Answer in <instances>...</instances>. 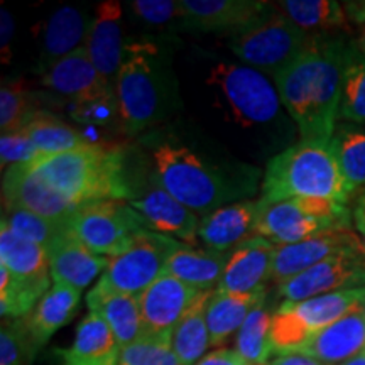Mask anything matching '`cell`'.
Returning <instances> with one entry per match:
<instances>
[{
  "instance_id": "6da1fadb",
  "label": "cell",
  "mask_w": 365,
  "mask_h": 365,
  "mask_svg": "<svg viewBox=\"0 0 365 365\" xmlns=\"http://www.w3.org/2000/svg\"><path fill=\"white\" fill-rule=\"evenodd\" d=\"M350 49L339 39L313 36L307 51L274 76L281 102L298 125L301 143L330 144Z\"/></svg>"
},
{
  "instance_id": "7a4b0ae2",
  "label": "cell",
  "mask_w": 365,
  "mask_h": 365,
  "mask_svg": "<svg viewBox=\"0 0 365 365\" xmlns=\"http://www.w3.org/2000/svg\"><path fill=\"white\" fill-rule=\"evenodd\" d=\"M31 166L76 208L108 200L130 202L135 193L125 173V154L117 145L91 143L68 153L41 156Z\"/></svg>"
},
{
  "instance_id": "3957f363",
  "label": "cell",
  "mask_w": 365,
  "mask_h": 365,
  "mask_svg": "<svg viewBox=\"0 0 365 365\" xmlns=\"http://www.w3.org/2000/svg\"><path fill=\"white\" fill-rule=\"evenodd\" d=\"M122 129L134 137L170 115L173 86L170 65L156 44L132 41L115 80Z\"/></svg>"
},
{
  "instance_id": "277c9868",
  "label": "cell",
  "mask_w": 365,
  "mask_h": 365,
  "mask_svg": "<svg viewBox=\"0 0 365 365\" xmlns=\"http://www.w3.org/2000/svg\"><path fill=\"white\" fill-rule=\"evenodd\" d=\"M352 190L341 175L330 144L299 143L267 164L261 207L291 198H325L346 203Z\"/></svg>"
},
{
  "instance_id": "5b68a950",
  "label": "cell",
  "mask_w": 365,
  "mask_h": 365,
  "mask_svg": "<svg viewBox=\"0 0 365 365\" xmlns=\"http://www.w3.org/2000/svg\"><path fill=\"white\" fill-rule=\"evenodd\" d=\"M154 181L193 213H208L230 205L237 195L235 182L217 166L176 140H154L150 144Z\"/></svg>"
},
{
  "instance_id": "8992f818",
  "label": "cell",
  "mask_w": 365,
  "mask_h": 365,
  "mask_svg": "<svg viewBox=\"0 0 365 365\" xmlns=\"http://www.w3.org/2000/svg\"><path fill=\"white\" fill-rule=\"evenodd\" d=\"M312 39L276 6L262 19L232 34L228 46L247 66L276 76L307 51Z\"/></svg>"
},
{
  "instance_id": "52a82bcc",
  "label": "cell",
  "mask_w": 365,
  "mask_h": 365,
  "mask_svg": "<svg viewBox=\"0 0 365 365\" xmlns=\"http://www.w3.org/2000/svg\"><path fill=\"white\" fill-rule=\"evenodd\" d=\"M350 228V210L325 198H291L261 207L254 237L289 245L330 230Z\"/></svg>"
},
{
  "instance_id": "ba28073f",
  "label": "cell",
  "mask_w": 365,
  "mask_h": 365,
  "mask_svg": "<svg viewBox=\"0 0 365 365\" xmlns=\"http://www.w3.org/2000/svg\"><path fill=\"white\" fill-rule=\"evenodd\" d=\"M365 307V286L301 301L282 303L272 317L271 341L279 355L298 352L314 333Z\"/></svg>"
},
{
  "instance_id": "9c48e42d",
  "label": "cell",
  "mask_w": 365,
  "mask_h": 365,
  "mask_svg": "<svg viewBox=\"0 0 365 365\" xmlns=\"http://www.w3.org/2000/svg\"><path fill=\"white\" fill-rule=\"evenodd\" d=\"M68 228L91 252L112 259L134 244L140 232L148 230L143 217L129 202H95L75 210Z\"/></svg>"
},
{
  "instance_id": "30bf717a",
  "label": "cell",
  "mask_w": 365,
  "mask_h": 365,
  "mask_svg": "<svg viewBox=\"0 0 365 365\" xmlns=\"http://www.w3.org/2000/svg\"><path fill=\"white\" fill-rule=\"evenodd\" d=\"M208 83L222 95L223 103L242 125H262L279 115L281 98L261 71L245 65L217 63Z\"/></svg>"
},
{
  "instance_id": "8fae6325",
  "label": "cell",
  "mask_w": 365,
  "mask_h": 365,
  "mask_svg": "<svg viewBox=\"0 0 365 365\" xmlns=\"http://www.w3.org/2000/svg\"><path fill=\"white\" fill-rule=\"evenodd\" d=\"M180 244V240L156 232H140L125 252L108 259V266L98 282L118 293L143 294L163 272H166L168 261Z\"/></svg>"
},
{
  "instance_id": "7c38bea8",
  "label": "cell",
  "mask_w": 365,
  "mask_h": 365,
  "mask_svg": "<svg viewBox=\"0 0 365 365\" xmlns=\"http://www.w3.org/2000/svg\"><path fill=\"white\" fill-rule=\"evenodd\" d=\"M365 286L364 254H344L309 267L293 279L279 284L284 303L294 304L336 291L357 289Z\"/></svg>"
},
{
  "instance_id": "4fadbf2b",
  "label": "cell",
  "mask_w": 365,
  "mask_h": 365,
  "mask_svg": "<svg viewBox=\"0 0 365 365\" xmlns=\"http://www.w3.org/2000/svg\"><path fill=\"white\" fill-rule=\"evenodd\" d=\"M344 254H364L360 235L352 228L323 232L296 244L277 245L271 281L282 284L309 267Z\"/></svg>"
},
{
  "instance_id": "5bb4252c",
  "label": "cell",
  "mask_w": 365,
  "mask_h": 365,
  "mask_svg": "<svg viewBox=\"0 0 365 365\" xmlns=\"http://www.w3.org/2000/svg\"><path fill=\"white\" fill-rule=\"evenodd\" d=\"M2 207L27 210L66 225L76 210L33 170L31 163L16 164L4 171Z\"/></svg>"
},
{
  "instance_id": "9a60e30c",
  "label": "cell",
  "mask_w": 365,
  "mask_h": 365,
  "mask_svg": "<svg viewBox=\"0 0 365 365\" xmlns=\"http://www.w3.org/2000/svg\"><path fill=\"white\" fill-rule=\"evenodd\" d=\"M202 291L195 289L170 272H163L143 294H139L143 336H171Z\"/></svg>"
},
{
  "instance_id": "2e32d148",
  "label": "cell",
  "mask_w": 365,
  "mask_h": 365,
  "mask_svg": "<svg viewBox=\"0 0 365 365\" xmlns=\"http://www.w3.org/2000/svg\"><path fill=\"white\" fill-rule=\"evenodd\" d=\"M182 24L186 29L235 34L271 11L261 0H180Z\"/></svg>"
},
{
  "instance_id": "e0dca14e",
  "label": "cell",
  "mask_w": 365,
  "mask_h": 365,
  "mask_svg": "<svg viewBox=\"0 0 365 365\" xmlns=\"http://www.w3.org/2000/svg\"><path fill=\"white\" fill-rule=\"evenodd\" d=\"M143 217L148 230L171 237L182 244L193 245L198 239L200 220L196 213L178 202L166 190L154 181L144 193L135 195L129 202Z\"/></svg>"
},
{
  "instance_id": "ac0fdd59",
  "label": "cell",
  "mask_w": 365,
  "mask_h": 365,
  "mask_svg": "<svg viewBox=\"0 0 365 365\" xmlns=\"http://www.w3.org/2000/svg\"><path fill=\"white\" fill-rule=\"evenodd\" d=\"M41 81L46 88L65 95L75 103L93 102L115 95V86L100 75L86 48H81L49 66L41 73Z\"/></svg>"
},
{
  "instance_id": "d6986e66",
  "label": "cell",
  "mask_w": 365,
  "mask_h": 365,
  "mask_svg": "<svg viewBox=\"0 0 365 365\" xmlns=\"http://www.w3.org/2000/svg\"><path fill=\"white\" fill-rule=\"evenodd\" d=\"M277 245L264 237H250L232 250L217 291L249 294L266 289L272 277Z\"/></svg>"
},
{
  "instance_id": "ffe728a7",
  "label": "cell",
  "mask_w": 365,
  "mask_h": 365,
  "mask_svg": "<svg viewBox=\"0 0 365 365\" xmlns=\"http://www.w3.org/2000/svg\"><path fill=\"white\" fill-rule=\"evenodd\" d=\"M53 282H65L78 289H85L91 281L103 274L108 266V259L97 255L86 247L70 228H66L51 247L46 250Z\"/></svg>"
},
{
  "instance_id": "44dd1931",
  "label": "cell",
  "mask_w": 365,
  "mask_h": 365,
  "mask_svg": "<svg viewBox=\"0 0 365 365\" xmlns=\"http://www.w3.org/2000/svg\"><path fill=\"white\" fill-rule=\"evenodd\" d=\"M86 51L100 75L115 86V80L124 59V39H122V7L118 2L107 0L97 7L93 16Z\"/></svg>"
},
{
  "instance_id": "7402d4cb",
  "label": "cell",
  "mask_w": 365,
  "mask_h": 365,
  "mask_svg": "<svg viewBox=\"0 0 365 365\" xmlns=\"http://www.w3.org/2000/svg\"><path fill=\"white\" fill-rule=\"evenodd\" d=\"M365 350V307L349 313L333 325L323 328L298 352L325 364H339L354 359Z\"/></svg>"
},
{
  "instance_id": "603a6c76",
  "label": "cell",
  "mask_w": 365,
  "mask_h": 365,
  "mask_svg": "<svg viewBox=\"0 0 365 365\" xmlns=\"http://www.w3.org/2000/svg\"><path fill=\"white\" fill-rule=\"evenodd\" d=\"M259 202L230 203L200 220L198 239L210 250L232 252L237 245L254 235Z\"/></svg>"
},
{
  "instance_id": "cb8c5ba5",
  "label": "cell",
  "mask_w": 365,
  "mask_h": 365,
  "mask_svg": "<svg viewBox=\"0 0 365 365\" xmlns=\"http://www.w3.org/2000/svg\"><path fill=\"white\" fill-rule=\"evenodd\" d=\"M91 24H93V17L83 9L73 6L58 9L44 27L39 56L41 73L53 66L59 59L85 48Z\"/></svg>"
},
{
  "instance_id": "d4e9b609",
  "label": "cell",
  "mask_w": 365,
  "mask_h": 365,
  "mask_svg": "<svg viewBox=\"0 0 365 365\" xmlns=\"http://www.w3.org/2000/svg\"><path fill=\"white\" fill-rule=\"evenodd\" d=\"M0 266L38 294L44 296L49 291L53 279L46 250L16 235L4 223H0Z\"/></svg>"
},
{
  "instance_id": "484cf974",
  "label": "cell",
  "mask_w": 365,
  "mask_h": 365,
  "mask_svg": "<svg viewBox=\"0 0 365 365\" xmlns=\"http://www.w3.org/2000/svg\"><path fill=\"white\" fill-rule=\"evenodd\" d=\"M90 312L105 319L120 349L134 344L143 336V317H140L139 298L118 293L97 282L86 296Z\"/></svg>"
},
{
  "instance_id": "4316f807",
  "label": "cell",
  "mask_w": 365,
  "mask_h": 365,
  "mask_svg": "<svg viewBox=\"0 0 365 365\" xmlns=\"http://www.w3.org/2000/svg\"><path fill=\"white\" fill-rule=\"evenodd\" d=\"M80 299L81 289L78 287L65 282H53L29 317L24 318L36 352L44 344H48V340L59 328L71 322L73 314L78 309Z\"/></svg>"
},
{
  "instance_id": "83f0119b",
  "label": "cell",
  "mask_w": 365,
  "mask_h": 365,
  "mask_svg": "<svg viewBox=\"0 0 365 365\" xmlns=\"http://www.w3.org/2000/svg\"><path fill=\"white\" fill-rule=\"evenodd\" d=\"M120 345L98 314L88 313L76 328L71 349L63 350V365H117Z\"/></svg>"
},
{
  "instance_id": "f1b7e54d",
  "label": "cell",
  "mask_w": 365,
  "mask_h": 365,
  "mask_svg": "<svg viewBox=\"0 0 365 365\" xmlns=\"http://www.w3.org/2000/svg\"><path fill=\"white\" fill-rule=\"evenodd\" d=\"M232 252H217V250H198L191 245L181 244L171 254L166 272L198 291H210L218 287Z\"/></svg>"
},
{
  "instance_id": "f546056e",
  "label": "cell",
  "mask_w": 365,
  "mask_h": 365,
  "mask_svg": "<svg viewBox=\"0 0 365 365\" xmlns=\"http://www.w3.org/2000/svg\"><path fill=\"white\" fill-rule=\"evenodd\" d=\"M266 299V289L249 294L223 293L213 291L207 307V325L210 331V344L222 345L228 336L240 330L249 313Z\"/></svg>"
},
{
  "instance_id": "4dcf8cb0",
  "label": "cell",
  "mask_w": 365,
  "mask_h": 365,
  "mask_svg": "<svg viewBox=\"0 0 365 365\" xmlns=\"http://www.w3.org/2000/svg\"><path fill=\"white\" fill-rule=\"evenodd\" d=\"M212 291H202L171 333V349L182 365H196L210 345L207 307Z\"/></svg>"
},
{
  "instance_id": "1f68e13d",
  "label": "cell",
  "mask_w": 365,
  "mask_h": 365,
  "mask_svg": "<svg viewBox=\"0 0 365 365\" xmlns=\"http://www.w3.org/2000/svg\"><path fill=\"white\" fill-rule=\"evenodd\" d=\"M330 148L346 185L352 190L365 186V127L340 124L333 132Z\"/></svg>"
},
{
  "instance_id": "d6a6232c",
  "label": "cell",
  "mask_w": 365,
  "mask_h": 365,
  "mask_svg": "<svg viewBox=\"0 0 365 365\" xmlns=\"http://www.w3.org/2000/svg\"><path fill=\"white\" fill-rule=\"evenodd\" d=\"M21 132L33 140L41 156H53V154L68 153L91 144L85 135L75 127L65 124L58 117L48 112H38L33 120Z\"/></svg>"
},
{
  "instance_id": "836d02e7",
  "label": "cell",
  "mask_w": 365,
  "mask_h": 365,
  "mask_svg": "<svg viewBox=\"0 0 365 365\" xmlns=\"http://www.w3.org/2000/svg\"><path fill=\"white\" fill-rule=\"evenodd\" d=\"M271 330L272 317L264 299L249 313L239 330L235 352L247 364H266L274 352Z\"/></svg>"
},
{
  "instance_id": "e575fe53",
  "label": "cell",
  "mask_w": 365,
  "mask_h": 365,
  "mask_svg": "<svg viewBox=\"0 0 365 365\" xmlns=\"http://www.w3.org/2000/svg\"><path fill=\"white\" fill-rule=\"evenodd\" d=\"M277 7L303 31H330L345 24V11L330 0H284Z\"/></svg>"
},
{
  "instance_id": "d590c367",
  "label": "cell",
  "mask_w": 365,
  "mask_h": 365,
  "mask_svg": "<svg viewBox=\"0 0 365 365\" xmlns=\"http://www.w3.org/2000/svg\"><path fill=\"white\" fill-rule=\"evenodd\" d=\"M2 223L22 239L34 242L48 250L51 244L66 230V223H59L21 208L2 207Z\"/></svg>"
},
{
  "instance_id": "8d00e7d4",
  "label": "cell",
  "mask_w": 365,
  "mask_h": 365,
  "mask_svg": "<svg viewBox=\"0 0 365 365\" xmlns=\"http://www.w3.org/2000/svg\"><path fill=\"white\" fill-rule=\"evenodd\" d=\"M339 118L365 124V58L352 48L346 61L341 85Z\"/></svg>"
},
{
  "instance_id": "74e56055",
  "label": "cell",
  "mask_w": 365,
  "mask_h": 365,
  "mask_svg": "<svg viewBox=\"0 0 365 365\" xmlns=\"http://www.w3.org/2000/svg\"><path fill=\"white\" fill-rule=\"evenodd\" d=\"M117 365H182L171 349V336H140L120 349Z\"/></svg>"
},
{
  "instance_id": "f35d334b",
  "label": "cell",
  "mask_w": 365,
  "mask_h": 365,
  "mask_svg": "<svg viewBox=\"0 0 365 365\" xmlns=\"http://www.w3.org/2000/svg\"><path fill=\"white\" fill-rule=\"evenodd\" d=\"M33 97L22 88L4 85L0 90V129L2 134L21 132L38 115Z\"/></svg>"
},
{
  "instance_id": "ab89813d",
  "label": "cell",
  "mask_w": 365,
  "mask_h": 365,
  "mask_svg": "<svg viewBox=\"0 0 365 365\" xmlns=\"http://www.w3.org/2000/svg\"><path fill=\"white\" fill-rule=\"evenodd\" d=\"M36 349L27 330L26 319H9L0 330V365H27Z\"/></svg>"
},
{
  "instance_id": "60d3db41",
  "label": "cell",
  "mask_w": 365,
  "mask_h": 365,
  "mask_svg": "<svg viewBox=\"0 0 365 365\" xmlns=\"http://www.w3.org/2000/svg\"><path fill=\"white\" fill-rule=\"evenodd\" d=\"M41 158L38 148L24 132H14V134H2L0 137V163L2 170L16 166V164L33 163Z\"/></svg>"
},
{
  "instance_id": "b9f144b4",
  "label": "cell",
  "mask_w": 365,
  "mask_h": 365,
  "mask_svg": "<svg viewBox=\"0 0 365 365\" xmlns=\"http://www.w3.org/2000/svg\"><path fill=\"white\" fill-rule=\"evenodd\" d=\"M129 6L135 16L148 24L166 26L173 21H181L182 24L180 0H135Z\"/></svg>"
},
{
  "instance_id": "7bdbcfd3",
  "label": "cell",
  "mask_w": 365,
  "mask_h": 365,
  "mask_svg": "<svg viewBox=\"0 0 365 365\" xmlns=\"http://www.w3.org/2000/svg\"><path fill=\"white\" fill-rule=\"evenodd\" d=\"M117 115L120 117L115 95L93 100V102L75 103V110H73V117L78 118L81 122H88V124L105 125L112 122L113 118H117Z\"/></svg>"
},
{
  "instance_id": "ee69618b",
  "label": "cell",
  "mask_w": 365,
  "mask_h": 365,
  "mask_svg": "<svg viewBox=\"0 0 365 365\" xmlns=\"http://www.w3.org/2000/svg\"><path fill=\"white\" fill-rule=\"evenodd\" d=\"M196 365H247L244 359L240 357L235 350H227L220 349L215 352L205 355Z\"/></svg>"
},
{
  "instance_id": "f6af8a7d",
  "label": "cell",
  "mask_w": 365,
  "mask_h": 365,
  "mask_svg": "<svg viewBox=\"0 0 365 365\" xmlns=\"http://www.w3.org/2000/svg\"><path fill=\"white\" fill-rule=\"evenodd\" d=\"M0 27H2V43H0V48H2V63H9L11 59V41L14 36V19L11 12L2 9L0 11Z\"/></svg>"
},
{
  "instance_id": "bcb514c9",
  "label": "cell",
  "mask_w": 365,
  "mask_h": 365,
  "mask_svg": "<svg viewBox=\"0 0 365 365\" xmlns=\"http://www.w3.org/2000/svg\"><path fill=\"white\" fill-rule=\"evenodd\" d=\"M271 365H330V364L319 362V360L308 357V355H303V354H284V355H277V357L271 362Z\"/></svg>"
},
{
  "instance_id": "7dc6e473",
  "label": "cell",
  "mask_w": 365,
  "mask_h": 365,
  "mask_svg": "<svg viewBox=\"0 0 365 365\" xmlns=\"http://www.w3.org/2000/svg\"><path fill=\"white\" fill-rule=\"evenodd\" d=\"M354 222L355 227H357V232L360 235V240H362L364 245V262H365V193L360 196L357 207L354 210Z\"/></svg>"
},
{
  "instance_id": "c3c4849f",
  "label": "cell",
  "mask_w": 365,
  "mask_h": 365,
  "mask_svg": "<svg viewBox=\"0 0 365 365\" xmlns=\"http://www.w3.org/2000/svg\"><path fill=\"white\" fill-rule=\"evenodd\" d=\"M346 11L357 22L365 21V2H349L345 4Z\"/></svg>"
},
{
  "instance_id": "681fc988",
  "label": "cell",
  "mask_w": 365,
  "mask_h": 365,
  "mask_svg": "<svg viewBox=\"0 0 365 365\" xmlns=\"http://www.w3.org/2000/svg\"><path fill=\"white\" fill-rule=\"evenodd\" d=\"M341 365H365V350H364V352H360L359 355H355L354 359L346 360V362L341 364Z\"/></svg>"
}]
</instances>
